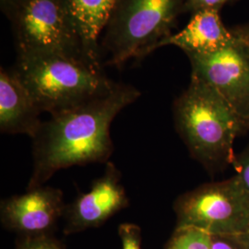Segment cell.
<instances>
[{
    "label": "cell",
    "instance_id": "6da1fadb",
    "mask_svg": "<svg viewBox=\"0 0 249 249\" xmlns=\"http://www.w3.org/2000/svg\"><path fill=\"white\" fill-rule=\"evenodd\" d=\"M140 96L132 85L116 83L102 96L52 115L34 139V169L27 189L44 186L59 170L107 162L114 151L111 124Z\"/></svg>",
    "mask_w": 249,
    "mask_h": 249
},
{
    "label": "cell",
    "instance_id": "7a4b0ae2",
    "mask_svg": "<svg viewBox=\"0 0 249 249\" xmlns=\"http://www.w3.org/2000/svg\"><path fill=\"white\" fill-rule=\"evenodd\" d=\"M173 112L179 136L205 169L215 174L232 165L235 139L249 125L216 90L191 78Z\"/></svg>",
    "mask_w": 249,
    "mask_h": 249
},
{
    "label": "cell",
    "instance_id": "3957f363",
    "mask_svg": "<svg viewBox=\"0 0 249 249\" xmlns=\"http://www.w3.org/2000/svg\"><path fill=\"white\" fill-rule=\"evenodd\" d=\"M13 69L42 113L51 116L102 96L116 84L103 70L56 54L17 56Z\"/></svg>",
    "mask_w": 249,
    "mask_h": 249
},
{
    "label": "cell",
    "instance_id": "277c9868",
    "mask_svg": "<svg viewBox=\"0 0 249 249\" xmlns=\"http://www.w3.org/2000/svg\"><path fill=\"white\" fill-rule=\"evenodd\" d=\"M185 3L186 0H116L100 45V50L109 54L107 65L120 68L129 59L140 60L157 50L184 14Z\"/></svg>",
    "mask_w": 249,
    "mask_h": 249
},
{
    "label": "cell",
    "instance_id": "5b68a950",
    "mask_svg": "<svg viewBox=\"0 0 249 249\" xmlns=\"http://www.w3.org/2000/svg\"><path fill=\"white\" fill-rule=\"evenodd\" d=\"M9 21L18 57L56 54L93 67L85 55L67 0H24Z\"/></svg>",
    "mask_w": 249,
    "mask_h": 249
},
{
    "label": "cell",
    "instance_id": "8992f818",
    "mask_svg": "<svg viewBox=\"0 0 249 249\" xmlns=\"http://www.w3.org/2000/svg\"><path fill=\"white\" fill-rule=\"evenodd\" d=\"M174 211L177 227H194L211 235H239L249 229V192L236 175L180 195Z\"/></svg>",
    "mask_w": 249,
    "mask_h": 249
},
{
    "label": "cell",
    "instance_id": "52a82bcc",
    "mask_svg": "<svg viewBox=\"0 0 249 249\" xmlns=\"http://www.w3.org/2000/svg\"><path fill=\"white\" fill-rule=\"evenodd\" d=\"M187 57L191 78L216 90L249 125V55L237 41L213 53Z\"/></svg>",
    "mask_w": 249,
    "mask_h": 249
},
{
    "label": "cell",
    "instance_id": "ba28073f",
    "mask_svg": "<svg viewBox=\"0 0 249 249\" xmlns=\"http://www.w3.org/2000/svg\"><path fill=\"white\" fill-rule=\"evenodd\" d=\"M67 205L58 188L35 187L23 195L3 199L0 204L2 225L19 236L53 234Z\"/></svg>",
    "mask_w": 249,
    "mask_h": 249
},
{
    "label": "cell",
    "instance_id": "9c48e42d",
    "mask_svg": "<svg viewBox=\"0 0 249 249\" xmlns=\"http://www.w3.org/2000/svg\"><path fill=\"white\" fill-rule=\"evenodd\" d=\"M128 205L119 170L113 162H107L105 174L93 182L89 192L67 205L63 231L70 235L100 227Z\"/></svg>",
    "mask_w": 249,
    "mask_h": 249
},
{
    "label": "cell",
    "instance_id": "30bf717a",
    "mask_svg": "<svg viewBox=\"0 0 249 249\" xmlns=\"http://www.w3.org/2000/svg\"><path fill=\"white\" fill-rule=\"evenodd\" d=\"M42 111L14 69L0 70V131L25 134L33 140L39 133Z\"/></svg>",
    "mask_w": 249,
    "mask_h": 249
},
{
    "label": "cell",
    "instance_id": "8fae6325",
    "mask_svg": "<svg viewBox=\"0 0 249 249\" xmlns=\"http://www.w3.org/2000/svg\"><path fill=\"white\" fill-rule=\"evenodd\" d=\"M220 9H203L191 15L187 26L178 34L163 39L157 49L174 45L186 54L213 53L232 44L231 30L223 25Z\"/></svg>",
    "mask_w": 249,
    "mask_h": 249
},
{
    "label": "cell",
    "instance_id": "7c38bea8",
    "mask_svg": "<svg viewBox=\"0 0 249 249\" xmlns=\"http://www.w3.org/2000/svg\"><path fill=\"white\" fill-rule=\"evenodd\" d=\"M116 0H67L84 53L89 64L103 70L100 36L107 26Z\"/></svg>",
    "mask_w": 249,
    "mask_h": 249
},
{
    "label": "cell",
    "instance_id": "4fadbf2b",
    "mask_svg": "<svg viewBox=\"0 0 249 249\" xmlns=\"http://www.w3.org/2000/svg\"><path fill=\"white\" fill-rule=\"evenodd\" d=\"M165 249H212V235L194 227H177Z\"/></svg>",
    "mask_w": 249,
    "mask_h": 249
},
{
    "label": "cell",
    "instance_id": "5bb4252c",
    "mask_svg": "<svg viewBox=\"0 0 249 249\" xmlns=\"http://www.w3.org/2000/svg\"><path fill=\"white\" fill-rule=\"evenodd\" d=\"M15 249H66L61 241L53 234L38 236H19Z\"/></svg>",
    "mask_w": 249,
    "mask_h": 249
},
{
    "label": "cell",
    "instance_id": "9a60e30c",
    "mask_svg": "<svg viewBox=\"0 0 249 249\" xmlns=\"http://www.w3.org/2000/svg\"><path fill=\"white\" fill-rule=\"evenodd\" d=\"M122 249H142V229L135 223H122L118 227Z\"/></svg>",
    "mask_w": 249,
    "mask_h": 249
},
{
    "label": "cell",
    "instance_id": "2e32d148",
    "mask_svg": "<svg viewBox=\"0 0 249 249\" xmlns=\"http://www.w3.org/2000/svg\"><path fill=\"white\" fill-rule=\"evenodd\" d=\"M238 0H186L184 7V14H194L203 9H221L225 5L232 4Z\"/></svg>",
    "mask_w": 249,
    "mask_h": 249
},
{
    "label": "cell",
    "instance_id": "e0dca14e",
    "mask_svg": "<svg viewBox=\"0 0 249 249\" xmlns=\"http://www.w3.org/2000/svg\"><path fill=\"white\" fill-rule=\"evenodd\" d=\"M232 166L236 172L235 175L249 192V144L241 152L235 153Z\"/></svg>",
    "mask_w": 249,
    "mask_h": 249
},
{
    "label": "cell",
    "instance_id": "ac0fdd59",
    "mask_svg": "<svg viewBox=\"0 0 249 249\" xmlns=\"http://www.w3.org/2000/svg\"><path fill=\"white\" fill-rule=\"evenodd\" d=\"M212 249H246L236 235H212Z\"/></svg>",
    "mask_w": 249,
    "mask_h": 249
},
{
    "label": "cell",
    "instance_id": "d6986e66",
    "mask_svg": "<svg viewBox=\"0 0 249 249\" xmlns=\"http://www.w3.org/2000/svg\"><path fill=\"white\" fill-rule=\"evenodd\" d=\"M231 33L237 43L249 55V23L231 28Z\"/></svg>",
    "mask_w": 249,
    "mask_h": 249
},
{
    "label": "cell",
    "instance_id": "ffe728a7",
    "mask_svg": "<svg viewBox=\"0 0 249 249\" xmlns=\"http://www.w3.org/2000/svg\"><path fill=\"white\" fill-rule=\"evenodd\" d=\"M24 0H0V8L4 15L10 18Z\"/></svg>",
    "mask_w": 249,
    "mask_h": 249
},
{
    "label": "cell",
    "instance_id": "44dd1931",
    "mask_svg": "<svg viewBox=\"0 0 249 249\" xmlns=\"http://www.w3.org/2000/svg\"><path fill=\"white\" fill-rule=\"evenodd\" d=\"M246 249H249V229L244 233L236 235Z\"/></svg>",
    "mask_w": 249,
    "mask_h": 249
}]
</instances>
